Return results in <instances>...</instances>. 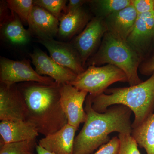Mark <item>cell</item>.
<instances>
[{"mask_svg":"<svg viewBox=\"0 0 154 154\" xmlns=\"http://www.w3.org/2000/svg\"><path fill=\"white\" fill-rule=\"evenodd\" d=\"M28 24L31 35L36 36L38 40L54 38L57 36L59 19L38 6H33Z\"/></svg>","mask_w":154,"mask_h":154,"instance_id":"4fadbf2b","label":"cell"},{"mask_svg":"<svg viewBox=\"0 0 154 154\" xmlns=\"http://www.w3.org/2000/svg\"><path fill=\"white\" fill-rule=\"evenodd\" d=\"M39 134L35 125L28 120L0 122L1 144L36 140Z\"/></svg>","mask_w":154,"mask_h":154,"instance_id":"9a60e30c","label":"cell"},{"mask_svg":"<svg viewBox=\"0 0 154 154\" xmlns=\"http://www.w3.org/2000/svg\"><path fill=\"white\" fill-rule=\"evenodd\" d=\"M139 70L141 74L147 76L152 75L154 72V50L151 57L142 61Z\"/></svg>","mask_w":154,"mask_h":154,"instance_id":"4316f807","label":"cell"},{"mask_svg":"<svg viewBox=\"0 0 154 154\" xmlns=\"http://www.w3.org/2000/svg\"><path fill=\"white\" fill-rule=\"evenodd\" d=\"M137 16L132 5L113 13L105 19L107 31L126 40L134 28Z\"/></svg>","mask_w":154,"mask_h":154,"instance_id":"2e32d148","label":"cell"},{"mask_svg":"<svg viewBox=\"0 0 154 154\" xmlns=\"http://www.w3.org/2000/svg\"><path fill=\"white\" fill-rule=\"evenodd\" d=\"M38 42L47 49L52 59L62 66L69 69L77 75L85 70L79 53L71 42L50 38L38 40Z\"/></svg>","mask_w":154,"mask_h":154,"instance_id":"30bf717a","label":"cell"},{"mask_svg":"<svg viewBox=\"0 0 154 154\" xmlns=\"http://www.w3.org/2000/svg\"><path fill=\"white\" fill-rule=\"evenodd\" d=\"M117 82H128L126 75L117 67L107 64L90 66L70 84L91 96H96L104 93L109 86Z\"/></svg>","mask_w":154,"mask_h":154,"instance_id":"5b68a950","label":"cell"},{"mask_svg":"<svg viewBox=\"0 0 154 154\" xmlns=\"http://www.w3.org/2000/svg\"><path fill=\"white\" fill-rule=\"evenodd\" d=\"M0 82L1 84L11 86L22 82L51 85L54 83V81L50 77L38 75L32 68L29 60H14L1 57Z\"/></svg>","mask_w":154,"mask_h":154,"instance_id":"8992f818","label":"cell"},{"mask_svg":"<svg viewBox=\"0 0 154 154\" xmlns=\"http://www.w3.org/2000/svg\"><path fill=\"white\" fill-rule=\"evenodd\" d=\"M0 16H1V22H2L3 20L8 17L10 13H9V9L8 7V4L6 1H1V5H0Z\"/></svg>","mask_w":154,"mask_h":154,"instance_id":"f1b7e54d","label":"cell"},{"mask_svg":"<svg viewBox=\"0 0 154 154\" xmlns=\"http://www.w3.org/2000/svg\"><path fill=\"white\" fill-rule=\"evenodd\" d=\"M131 135L147 154H154V112L139 126L132 128Z\"/></svg>","mask_w":154,"mask_h":154,"instance_id":"d6986e66","label":"cell"},{"mask_svg":"<svg viewBox=\"0 0 154 154\" xmlns=\"http://www.w3.org/2000/svg\"><path fill=\"white\" fill-rule=\"evenodd\" d=\"M27 105L16 85H0V120L20 121L27 120Z\"/></svg>","mask_w":154,"mask_h":154,"instance_id":"9c48e42d","label":"cell"},{"mask_svg":"<svg viewBox=\"0 0 154 154\" xmlns=\"http://www.w3.org/2000/svg\"><path fill=\"white\" fill-rule=\"evenodd\" d=\"M28 154H35V153H33V152H31V153H28Z\"/></svg>","mask_w":154,"mask_h":154,"instance_id":"4dcf8cb0","label":"cell"},{"mask_svg":"<svg viewBox=\"0 0 154 154\" xmlns=\"http://www.w3.org/2000/svg\"><path fill=\"white\" fill-rule=\"evenodd\" d=\"M126 40L143 56L154 43V11L138 14L134 28Z\"/></svg>","mask_w":154,"mask_h":154,"instance_id":"7c38bea8","label":"cell"},{"mask_svg":"<svg viewBox=\"0 0 154 154\" xmlns=\"http://www.w3.org/2000/svg\"><path fill=\"white\" fill-rule=\"evenodd\" d=\"M36 149L37 154H54L47 151L38 144L36 145Z\"/></svg>","mask_w":154,"mask_h":154,"instance_id":"f546056e","label":"cell"},{"mask_svg":"<svg viewBox=\"0 0 154 154\" xmlns=\"http://www.w3.org/2000/svg\"><path fill=\"white\" fill-rule=\"evenodd\" d=\"M89 1L86 0H69L67 4L66 8L64 14L76 11L82 8L83 5L89 2Z\"/></svg>","mask_w":154,"mask_h":154,"instance_id":"83f0119b","label":"cell"},{"mask_svg":"<svg viewBox=\"0 0 154 154\" xmlns=\"http://www.w3.org/2000/svg\"><path fill=\"white\" fill-rule=\"evenodd\" d=\"M107 31L105 19L96 17L71 42L79 54L83 66L99 47Z\"/></svg>","mask_w":154,"mask_h":154,"instance_id":"52a82bcc","label":"cell"},{"mask_svg":"<svg viewBox=\"0 0 154 154\" xmlns=\"http://www.w3.org/2000/svg\"><path fill=\"white\" fill-rule=\"evenodd\" d=\"M96 17L105 19L113 13L132 5V0H95L89 1Z\"/></svg>","mask_w":154,"mask_h":154,"instance_id":"ffe728a7","label":"cell"},{"mask_svg":"<svg viewBox=\"0 0 154 154\" xmlns=\"http://www.w3.org/2000/svg\"><path fill=\"white\" fill-rule=\"evenodd\" d=\"M36 140L2 144L0 154H28L36 147Z\"/></svg>","mask_w":154,"mask_h":154,"instance_id":"44dd1931","label":"cell"},{"mask_svg":"<svg viewBox=\"0 0 154 154\" xmlns=\"http://www.w3.org/2000/svg\"><path fill=\"white\" fill-rule=\"evenodd\" d=\"M35 70L40 75H47L58 84H70L78 75L69 69L59 64L46 53L36 48L30 54Z\"/></svg>","mask_w":154,"mask_h":154,"instance_id":"8fae6325","label":"cell"},{"mask_svg":"<svg viewBox=\"0 0 154 154\" xmlns=\"http://www.w3.org/2000/svg\"><path fill=\"white\" fill-rule=\"evenodd\" d=\"M143 61V56L126 40L122 39L107 31L98 50L88 60L90 66H99L104 64H111L120 69L126 75L130 86L142 82L138 70Z\"/></svg>","mask_w":154,"mask_h":154,"instance_id":"277c9868","label":"cell"},{"mask_svg":"<svg viewBox=\"0 0 154 154\" xmlns=\"http://www.w3.org/2000/svg\"><path fill=\"white\" fill-rule=\"evenodd\" d=\"M89 95L92 108L98 113H105L109 107L116 105L128 107L134 113L132 128H135L154 112V72L149 79L138 85L107 89L98 96Z\"/></svg>","mask_w":154,"mask_h":154,"instance_id":"3957f363","label":"cell"},{"mask_svg":"<svg viewBox=\"0 0 154 154\" xmlns=\"http://www.w3.org/2000/svg\"><path fill=\"white\" fill-rule=\"evenodd\" d=\"M1 35L5 41L17 46L28 44L32 36L29 30L24 28L19 17L11 11L8 17L1 22Z\"/></svg>","mask_w":154,"mask_h":154,"instance_id":"e0dca14e","label":"cell"},{"mask_svg":"<svg viewBox=\"0 0 154 154\" xmlns=\"http://www.w3.org/2000/svg\"><path fill=\"white\" fill-rule=\"evenodd\" d=\"M8 7L11 11L15 13L22 22L28 24L29 17L33 9V0H8Z\"/></svg>","mask_w":154,"mask_h":154,"instance_id":"7402d4cb","label":"cell"},{"mask_svg":"<svg viewBox=\"0 0 154 154\" xmlns=\"http://www.w3.org/2000/svg\"><path fill=\"white\" fill-rule=\"evenodd\" d=\"M60 102L68 119V123L79 128L87 119L84 104L88 94L70 84L61 85Z\"/></svg>","mask_w":154,"mask_h":154,"instance_id":"ba28073f","label":"cell"},{"mask_svg":"<svg viewBox=\"0 0 154 154\" xmlns=\"http://www.w3.org/2000/svg\"><path fill=\"white\" fill-rule=\"evenodd\" d=\"M119 147L117 154H141L137 143L131 134H119Z\"/></svg>","mask_w":154,"mask_h":154,"instance_id":"cb8c5ba5","label":"cell"},{"mask_svg":"<svg viewBox=\"0 0 154 154\" xmlns=\"http://www.w3.org/2000/svg\"><path fill=\"white\" fill-rule=\"evenodd\" d=\"M119 147L118 137H114L109 142L103 145L94 154H117Z\"/></svg>","mask_w":154,"mask_h":154,"instance_id":"d4e9b609","label":"cell"},{"mask_svg":"<svg viewBox=\"0 0 154 154\" xmlns=\"http://www.w3.org/2000/svg\"><path fill=\"white\" fill-rule=\"evenodd\" d=\"M87 119L82 128L75 137L73 154H93L95 150L110 141L113 132L131 134L132 111L121 105L109 107L105 113L96 112L92 107L88 94L85 102Z\"/></svg>","mask_w":154,"mask_h":154,"instance_id":"6da1fadb","label":"cell"},{"mask_svg":"<svg viewBox=\"0 0 154 154\" xmlns=\"http://www.w3.org/2000/svg\"><path fill=\"white\" fill-rule=\"evenodd\" d=\"M66 0H34V5L41 7L59 19L64 13Z\"/></svg>","mask_w":154,"mask_h":154,"instance_id":"603a6c76","label":"cell"},{"mask_svg":"<svg viewBox=\"0 0 154 154\" xmlns=\"http://www.w3.org/2000/svg\"></svg>","mask_w":154,"mask_h":154,"instance_id":"1f68e13d","label":"cell"},{"mask_svg":"<svg viewBox=\"0 0 154 154\" xmlns=\"http://www.w3.org/2000/svg\"><path fill=\"white\" fill-rule=\"evenodd\" d=\"M132 5L138 14L153 11L154 0H132Z\"/></svg>","mask_w":154,"mask_h":154,"instance_id":"484cf974","label":"cell"},{"mask_svg":"<svg viewBox=\"0 0 154 154\" xmlns=\"http://www.w3.org/2000/svg\"><path fill=\"white\" fill-rule=\"evenodd\" d=\"M89 19V14L83 8L66 14H63L59 19L58 36L61 41L74 38L85 28L90 21Z\"/></svg>","mask_w":154,"mask_h":154,"instance_id":"ac0fdd59","label":"cell"},{"mask_svg":"<svg viewBox=\"0 0 154 154\" xmlns=\"http://www.w3.org/2000/svg\"><path fill=\"white\" fill-rule=\"evenodd\" d=\"M27 105V120L45 137L53 134L68 124L60 102L61 84L35 82L18 86Z\"/></svg>","mask_w":154,"mask_h":154,"instance_id":"7a4b0ae2","label":"cell"},{"mask_svg":"<svg viewBox=\"0 0 154 154\" xmlns=\"http://www.w3.org/2000/svg\"><path fill=\"white\" fill-rule=\"evenodd\" d=\"M78 128L68 123L53 134L40 140L38 144L54 154H73L75 134Z\"/></svg>","mask_w":154,"mask_h":154,"instance_id":"5bb4252c","label":"cell"}]
</instances>
